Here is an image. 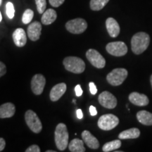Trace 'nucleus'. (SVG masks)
I'll list each match as a JSON object with an SVG mask.
<instances>
[{
	"mask_svg": "<svg viewBox=\"0 0 152 152\" xmlns=\"http://www.w3.org/2000/svg\"><path fill=\"white\" fill-rule=\"evenodd\" d=\"M69 150L71 152H85V148L84 147V142L83 140L76 138L72 140L68 144Z\"/></svg>",
	"mask_w": 152,
	"mask_h": 152,
	"instance_id": "22",
	"label": "nucleus"
},
{
	"mask_svg": "<svg viewBox=\"0 0 152 152\" xmlns=\"http://www.w3.org/2000/svg\"><path fill=\"white\" fill-rule=\"evenodd\" d=\"M106 26L108 33L111 37H116L120 33L119 24L115 19L109 18L106 20Z\"/></svg>",
	"mask_w": 152,
	"mask_h": 152,
	"instance_id": "17",
	"label": "nucleus"
},
{
	"mask_svg": "<svg viewBox=\"0 0 152 152\" xmlns=\"http://www.w3.org/2000/svg\"><path fill=\"white\" fill-rule=\"evenodd\" d=\"M109 1V0H91L90 8L93 11L102 10Z\"/></svg>",
	"mask_w": 152,
	"mask_h": 152,
	"instance_id": "24",
	"label": "nucleus"
},
{
	"mask_svg": "<svg viewBox=\"0 0 152 152\" xmlns=\"http://www.w3.org/2000/svg\"><path fill=\"white\" fill-rule=\"evenodd\" d=\"M140 135V131L138 128H131L124 130L119 134L120 140H127V139H136Z\"/></svg>",
	"mask_w": 152,
	"mask_h": 152,
	"instance_id": "20",
	"label": "nucleus"
},
{
	"mask_svg": "<svg viewBox=\"0 0 152 152\" xmlns=\"http://www.w3.org/2000/svg\"><path fill=\"white\" fill-rule=\"evenodd\" d=\"M129 100L131 103L139 106H147L149 103V98L144 94H140L139 92H132L129 95Z\"/></svg>",
	"mask_w": 152,
	"mask_h": 152,
	"instance_id": "12",
	"label": "nucleus"
},
{
	"mask_svg": "<svg viewBox=\"0 0 152 152\" xmlns=\"http://www.w3.org/2000/svg\"><path fill=\"white\" fill-rule=\"evenodd\" d=\"M66 89H67V86H66V83H61L56 85L52 87L50 91V94H49L50 99L52 102L58 101L66 92Z\"/></svg>",
	"mask_w": 152,
	"mask_h": 152,
	"instance_id": "14",
	"label": "nucleus"
},
{
	"mask_svg": "<svg viewBox=\"0 0 152 152\" xmlns=\"http://www.w3.org/2000/svg\"><path fill=\"white\" fill-rule=\"evenodd\" d=\"M138 121L144 125H152V113L147 111H140L137 113Z\"/></svg>",
	"mask_w": 152,
	"mask_h": 152,
	"instance_id": "21",
	"label": "nucleus"
},
{
	"mask_svg": "<svg viewBox=\"0 0 152 152\" xmlns=\"http://www.w3.org/2000/svg\"><path fill=\"white\" fill-rule=\"evenodd\" d=\"M42 25L39 22L32 23L28 28V35L32 41H37L41 35Z\"/></svg>",
	"mask_w": 152,
	"mask_h": 152,
	"instance_id": "13",
	"label": "nucleus"
},
{
	"mask_svg": "<svg viewBox=\"0 0 152 152\" xmlns=\"http://www.w3.org/2000/svg\"><path fill=\"white\" fill-rule=\"evenodd\" d=\"M150 37L144 32H140L133 35L131 39V48L133 53L140 54L143 53L149 47Z\"/></svg>",
	"mask_w": 152,
	"mask_h": 152,
	"instance_id": "1",
	"label": "nucleus"
},
{
	"mask_svg": "<svg viewBox=\"0 0 152 152\" xmlns=\"http://www.w3.org/2000/svg\"><path fill=\"white\" fill-rule=\"evenodd\" d=\"M12 37L15 45L18 47L25 46L26 42H27L26 33L23 28H17L13 33Z\"/></svg>",
	"mask_w": 152,
	"mask_h": 152,
	"instance_id": "16",
	"label": "nucleus"
},
{
	"mask_svg": "<svg viewBox=\"0 0 152 152\" xmlns=\"http://www.w3.org/2000/svg\"><path fill=\"white\" fill-rule=\"evenodd\" d=\"M64 67L67 71L75 74L83 73L85 69L84 61L79 57L68 56L66 57L63 61Z\"/></svg>",
	"mask_w": 152,
	"mask_h": 152,
	"instance_id": "3",
	"label": "nucleus"
},
{
	"mask_svg": "<svg viewBox=\"0 0 152 152\" xmlns=\"http://www.w3.org/2000/svg\"><path fill=\"white\" fill-rule=\"evenodd\" d=\"M47 152H56L55 151H51V150H48V151H47Z\"/></svg>",
	"mask_w": 152,
	"mask_h": 152,
	"instance_id": "38",
	"label": "nucleus"
},
{
	"mask_svg": "<svg viewBox=\"0 0 152 152\" xmlns=\"http://www.w3.org/2000/svg\"><path fill=\"white\" fill-rule=\"evenodd\" d=\"M46 84V79L42 74H36L31 80V89L34 94L39 95L43 92Z\"/></svg>",
	"mask_w": 152,
	"mask_h": 152,
	"instance_id": "11",
	"label": "nucleus"
},
{
	"mask_svg": "<svg viewBox=\"0 0 152 152\" xmlns=\"http://www.w3.org/2000/svg\"><path fill=\"white\" fill-rule=\"evenodd\" d=\"M119 119L113 114H105L102 115L98 121V126L105 131L111 130L118 125Z\"/></svg>",
	"mask_w": 152,
	"mask_h": 152,
	"instance_id": "5",
	"label": "nucleus"
},
{
	"mask_svg": "<svg viewBox=\"0 0 152 152\" xmlns=\"http://www.w3.org/2000/svg\"><path fill=\"white\" fill-rule=\"evenodd\" d=\"M16 107L14 104L8 102V103L3 104L0 106V118H11L15 114Z\"/></svg>",
	"mask_w": 152,
	"mask_h": 152,
	"instance_id": "18",
	"label": "nucleus"
},
{
	"mask_svg": "<svg viewBox=\"0 0 152 152\" xmlns=\"http://www.w3.org/2000/svg\"><path fill=\"white\" fill-rule=\"evenodd\" d=\"M57 18V14L56 11L52 9H49L43 13L42 17V23L44 25H50L54 23Z\"/></svg>",
	"mask_w": 152,
	"mask_h": 152,
	"instance_id": "19",
	"label": "nucleus"
},
{
	"mask_svg": "<svg viewBox=\"0 0 152 152\" xmlns=\"http://www.w3.org/2000/svg\"><path fill=\"white\" fill-rule=\"evenodd\" d=\"M25 120L26 124L34 133H39L42 129L41 121L35 112L32 110H28L25 114Z\"/></svg>",
	"mask_w": 152,
	"mask_h": 152,
	"instance_id": "6",
	"label": "nucleus"
},
{
	"mask_svg": "<svg viewBox=\"0 0 152 152\" xmlns=\"http://www.w3.org/2000/svg\"><path fill=\"white\" fill-rule=\"evenodd\" d=\"M6 11H7V15L10 19H12L14 17L15 14V9L14 4L12 3L9 1L7 3L6 5Z\"/></svg>",
	"mask_w": 152,
	"mask_h": 152,
	"instance_id": "26",
	"label": "nucleus"
},
{
	"mask_svg": "<svg viewBox=\"0 0 152 152\" xmlns=\"http://www.w3.org/2000/svg\"><path fill=\"white\" fill-rule=\"evenodd\" d=\"M35 3L39 14H43L45 11L47 7L46 0H35Z\"/></svg>",
	"mask_w": 152,
	"mask_h": 152,
	"instance_id": "27",
	"label": "nucleus"
},
{
	"mask_svg": "<svg viewBox=\"0 0 152 152\" xmlns=\"http://www.w3.org/2000/svg\"><path fill=\"white\" fill-rule=\"evenodd\" d=\"M75 94L77 96H80L83 94V90L81 89V87L80 85H77L75 87Z\"/></svg>",
	"mask_w": 152,
	"mask_h": 152,
	"instance_id": "32",
	"label": "nucleus"
},
{
	"mask_svg": "<svg viewBox=\"0 0 152 152\" xmlns=\"http://www.w3.org/2000/svg\"><path fill=\"white\" fill-rule=\"evenodd\" d=\"M89 86H90V91L91 94L93 95L96 94V92H97V89H96V87L94 83L91 82V83H90V84H89Z\"/></svg>",
	"mask_w": 152,
	"mask_h": 152,
	"instance_id": "30",
	"label": "nucleus"
},
{
	"mask_svg": "<svg viewBox=\"0 0 152 152\" xmlns=\"http://www.w3.org/2000/svg\"><path fill=\"white\" fill-rule=\"evenodd\" d=\"M1 20H2V16H1V12H0V22L1 21Z\"/></svg>",
	"mask_w": 152,
	"mask_h": 152,
	"instance_id": "36",
	"label": "nucleus"
},
{
	"mask_svg": "<svg viewBox=\"0 0 152 152\" xmlns=\"http://www.w3.org/2000/svg\"><path fill=\"white\" fill-rule=\"evenodd\" d=\"M6 73H7V67L4 63L0 61V77L5 75Z\"/></svg>",
	"mask_w": 152,
	"mask_h": 152,
	"instance_id": "31",
	"label": "nucleus"
},
{
	"mask_svg": "<svg viewBox=\"0 0 152 152\" xmlns=\"http://www.w3.org/2000/svg\"><path fill=\"white\" fill-rule=\"evenodd\" d=\"M86 57L92 66L97 68H103L106 65V60L99 52L94 49H90L86 52Z\"/></svg>",
	"mask_w": 152,
	"mask_h": 152,
	"instance_id": "9",
	"label": "nucleus"
},
{
	"mask_svg": "<svg viewBox=\"0 0 152 152\" xmlns=\"http://www.w3.org/2000/svg\"><path fill=\"white\" fill-rule=\"evenodd\" d=\"M99 102L104 108L109 109H114L117 106V99L111 92L104 91L99 96Z\"/></svg>",
	"mask_w": 152,
	"mask_h": 152,
	"instance_id": "10",
	"label": "nucleus"
},
{
	"mask_svg": "<svg viewBox=\"0 0 152 152\" xmlns=\"http://www.w3.org/2000/svg\"><path fill=\"white\" fill-rule=\"evenodd\" d=\"M6 146V142L3 138L0 137V151H3L4 149Z\"/></svg>",
	"mask_w": 152,
	"mask_h": 152,
	"instance_id": "34",
	"label": "nucleus"
},
{
	"mask_svg": "<svg viewBox=\"0 0 152 152\" xmlns=\"http://www.w3.org/2000/svg\"><path fill=\"white\" fill-rule=\"evenodd\" d=\"M90 113L91 115H92V116H94V115H96L97 114V111H96V109L94 106H91L90 107Z\"/></svg>",
	"mask_w": 152,
	"mask_h": 152,
	"instance_id": "33",
	"label": "nucleus"
},
{
	"mask_svg": "<svg viewBox=\"0 0 152 152\" xmlns=\"http://www.w3.org/2000/svg\"><path fill=\"white\" fill-rule=\"evenodd\" d=\"M50 4L54 7H58L64 4L65 0H49Z\"/></svg>",
	"mask_w": 152,
	"mask_h": 152,
	"instance_id": "28",
	"label": "nucleus"
},
{
	"mask_svg": "<svg viewBox=\"0 0 152 152\" xmlns=\"http://www.w3.org/2000/svg\"><path fill=\"white\" fill-rule=\"evenodd\" d=\"M54 138L57 149L60 151H64L68 147L69 138L67 127L64 123L57 125L54 132Z\"/></svg>",
	"mask_w": 152,
	"mask_h": 152,
	"instance_id": "2",
	"label": "nucleus"
},
{
	"mask_svg": "<svg viewBox=\"0 0 152 152\" xmlns=\"http://www.w3.org/2000/svg\"><path fill=\"white\" fill-rule=\"evenodd\" d=\"M76 115H77V117L78 119H82L83 118V113L81 109L77 110V111H76Z\"/></svg>",
	"mask_w": 152,
	"mask_h": 152,
	"instance_id": "35",
	"label": "nucleus"
},
{
	"mask_svg": "<svg viewBox=\"0 0 152 152\" xmlns=\"http://www.w3.org/2000/svg\"><path fill=\"white\" fill-rule=\"evenodd\" d=\"M82 137H83V142L90 149H96L99 147V142L98 140L93 136L88 130H84L82 132Z\"/></svg>",
	"mask_w": 152,
	"mask_h": 152,
	"instance_id": "15",
	"label": "nucleus"
},
{
	"mask_svg": "<svg viewBox=\"0 0 152 152\" xmlns=\"http://www.w3.org/2000/svg\"><path fill=\"white\" fill-rule=\"evenodd\" d=\"M108 53L115 56H125L128 52V47L123 42H113L106 45Z\"/></svg>",
	"mask_w": 152,
	"mask_h": 152,
	"instance_id": "8",
	"label": "nucleus"
},
{
	"mask_svg": "<svg viewBox=\"0 0 152 152\" xmlns=\"http://www.w3.org/2000/svg\"><path fill=\"white\" fill-rule=\"evenodd\" d=\"M150 82H151V87H152V75H151V77H150Z\"/></svg>",
	"mask_w": 152,
	"mask_h": 152,
	"instance_id": "37",
	"label": "nucleus"
},
{
	"mask_svg": "<svg viewBox=\"0 0 152 152\" xmlns=\"http://www.w3.org/2000/svg\"><path fill=\"white\" fill-rule=\"evenodd\" d=\"M121 147V142L120 140H113V141L107 142L102 147V150L104 152H109L119 149Z\"/></svg>",
	"mask_w": 152,
	"mask_h": 152,
	"instance_id": "23",
	"label": "nucleus"
},
{
	"mask_svg": "<svg viewBox=\"0 0 152 152\" xmlns=\"http://www.w3.org/2000/svg\"><path fill=\"white\" fill-rule=\"evenodd\" d=\"M87 23L83 18H77L69 20L66 23V28L73 34H81L86 30Z\"/></svg>",
	"mask_w": 152,
	"mask_h": 152,
	"instance_id": "7",
	"label": "nucleus"
},
{
	"mask_svg": "<svg viewBox=\"0 0 152 152\" xmlns=\"http://www.w3.org/2000/svg\"><path fill=\"white\" fill-rule=\"evenodd\" d=\"M34 16V12L31 9H27L25 11L22 16V21L24 24H28L29 23L31 22L32 19Z\"/></svg>",
	"mask_w": 152,
	"mask_h": 152,
	"instance_id": "25",
	"label": "nucleus"
},
{
	"mask_svg": "<svg viewBox=\"0 0 152 152\" xmlns=\"http://www.w3.org/2000/svg\"><path fill=\"white\" fill-rule=\"evenodd\" d=\"M39 151H40V148L38 147L37 145H35V144L31 145L30 147H28V149L26 150V152H39Z\"/></svg>",
	"mask_w": 152,
	"mask_h": 152,
	"instance_id": "29",
	"label": "nucleus"
},
{
	"mask_svg": "<svg viewBox=\"0 0 152 152\" xmlns=\"http://www.w3.org/2000/svg\"><path fill=\"white\" fill-rule=\"evenodd\" d=\"M128 72L125 68H115L108 74L106 80L113 86L121 85L127 78Z\"/></svg>",
	"mask_w": 152,
	"mask_h": 152,
	"instance_id": "4",
	"label": "nucleus"
},
{
	"mask_svg": "<svg viewBox=\"0 0 152 152\" xmlns=\"http://www.w3.org/2000/svg\"><path fill=\"white\" fill-rule=\"evenodd\" d=\"M1 1H2V0H0V5H1Z\"/></svg>",
	"mask_w": 152,
	"mask_h": 152,
	"instance_id": "39",
	"label": "nucleus"
}]
</instances>
